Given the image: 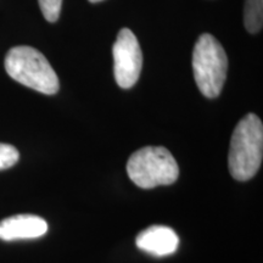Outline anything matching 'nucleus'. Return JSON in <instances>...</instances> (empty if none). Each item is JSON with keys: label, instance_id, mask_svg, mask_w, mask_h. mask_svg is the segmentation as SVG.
I'll list each match as a JSON object with an SVG mask.
<instances>
[{"label": "nucleus", "instance_id": "nucleus-1", "mask_svg": "<svg viewBox=\"0 0 263 263\" xmlns=\"http://www.w3.org/2000/svg\"><path fill=\"white\" fill-rule=\"evenodd\" d=\"M263 156V124L255 114H248L236 124L230 140L229 172L239 182L251 179L258 172Z\"/></svg>", "mask_w": 263, "mask_h": 263}, {"label": "nucleus", "instance_id": "nucleus-6", "mask_svg": "<svg viewBox=\"0 0 263 263\" xmlns=\"http://www.w3.org/2000/svg\"><path fill=\"white\" fill-rule=\"evenodd\" d=\"M137 246L154 256H168L178 250L179 238L172 228L166 226H151L137 236Z\"/></svg>", "mask_w": 263, "mask_h": 263}, {"label": "nucleus", "instance_id": "nucleus-3", "mask_svg": "<svg viewBox=\"0 0 263 263\" xmlns=\"http://www.w3.org/2000/svg\"><path fill=\"white\" fill-rule=\"evenodd\" d=\"M129 179L141 189L173 184L179 167L172 154L163 146H145L132 154L127 162Z\"/></svg>", "mask_w": 263, "mask_h": 263}, {"label": "nucleus", "instance_id": "nucleus-11", "mask_svg": "<svg viewBox=\"0 0 263 263\" xmlns=\"http://www.w3.org/2000/svg\"><path fill=\"white\" fill-rule=\"evenodd\" d=\"M90 3H99V2H103V0H89Z\"/></svg>", "mask_w": 263, "mask_h": 263}, {"label": "nucleus", "instance_id": "nucleus-5", "mask_svg": "<svg viewBox=\"0 0 263 263\" xmlns=\"http://www.w3.org/2000/svg\"><path fill=\"white\" fill-rule=\"evenodd\" d=\"M112 55L115 80L121 88L129 89L139 80L143 66V52L139 42L129 28H122L118 32Z\"/></svg>", "mask_w": 263, "mask_h": 263}, {"label": "nucleus", "instance_id": "nucleus-9", "mask_svg": "<svg viewBox=\"0 0 263 263\" xmlns=\"http://www.w3.org/2000/svg\"><path fill=\"white\" fill-rule=\"evenodd\" d=\"M20 154L15 146L0 143V171L11 168L17 163Z\"/></svg>", "mask_w": 263, "mask_h": 263}, {"label": "nucleus", "instance_id": "nucleus-10", "mask_svg": "<svg viewBox=\"0 0 263 263\" xmlns=\"http://www.w3.org/2000/svg\"><path fill=\"white\" fill-rule=\"evenodd\" d=\"M42 14L49 22H57L60 17L62 0H38Z\"/></svg>", "mask_w": 263, "mask_h": 263}, {"label": "nucleus", "instance_id": "nucleus-8", "mask_svg": "<svg viewBox=\"0 0 263 263\" xmlns=\"http://www.w3.org/2000/svg\"><path fill=\"white\" fill-rule=\"evenodd\" d=\"M245 27L250 33H257L263 25V0H245Z\"/></svg>", "mask_w": 263, "mask_h": 263}, {"label": "nucleus", "instance_id": "nucleus-7", "mask_svg": "<svg viewBox=\"0 0 263 263\" xmlns=\"http://www.w3.org/2000/svg\"><path fill=\"white\" fill-rule=\"evenodd\" d=\"M48 232V223L35 215H16L0 222V239L12 241L41 238Z\"/></svg>", "mask_w": 263, "mask_h": 263}, {"label": "nucleus", "instance_id": "nucleus-4", "mask_svg": "<svg viewBox=\"0 0 263 263\" xmlns=\"http://www.w3.org/2000/svg\"><path fill=\"white\" fill-rule=\"evenodd\" d=\"M193 71L197 88L206 98L221 94L228 72V58L212 34L205 33L197 39L193 51Z\"/></svg>", "mask_w": 263, "mask_h": 263}, {"label": "nucleus", "instance_id": "nucleus-2", "mask_svg": "<svg viewBox=\"0 0 263 263\" xmlns=\"http://www.w3.org/2000/svg\"><path fill=\"white\" fill-rule=\"evenodd\" d=\"M4 65L10 77L25 87L45 95H54L60 89L57 72L37 49L27 45L11 48Z\"/></svg>", "mask_w": 263, "mask_h": 263}]
</instances>
